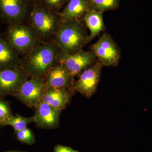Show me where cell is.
Returning a JSON list of instances; mask_svg holds the SVG:
<instances>
[{
	"mask_svg": "<svg viewBox=\"0 0 152 152\" xmlns=\"http://www.w3.org/2000/svg\"><path fill=\"white\" fill-rule=\"evenodd\" d=\"M89 35L80 19L61 23L56 34V45L60 50L73 54L88 44Z\"/></svg>",
	"mask_w": 152,
	"mask_h": 152,
	"instance_id": "1",
	"label": "cell"
},
{
	"mask_svg": "<svg viewBox=\"0 0 152 152\" xmlns=\"http://www.w3.org/2000/svg\"><path fill=\"white\" fill-rule=\"evenodd\" d=\"M59 51L56 44L50 42L40 44L26 55V72L35 77L45 73L58 61Z\"/></svg>",
	"mask_w": 152,
	"mask_h": 152,
	"instance_id": "2",
	"label": "cell"
},
{
	"mask_svg": "<svg viewBox=\"0 0 152 152\" xmlns=\"http://www.w3.org/2000/svg\"><path fill=\"white\" fill-rule=\"evenodd\" d=\"M30 20L32 28L41 40H46L56 35L61 23L59 15L45 6L33 7Z\"/></svg>",
	"mask_w": 152,
	"mask_h": 152,
	"instance_id": "3",
	"label": "cell"
},
{
	"mask_svg": "<svg viewBox=\"0 0 152 152\" xmlns=\"http://www.w3.org/2000/svg\"><path fill=\"white\" fill-rule=\"evenodd\" d=\"M6 39L18 54H26L41 41L31 28L21 23L10 25Z\"/></svg>",
	"mask_w": 152,
	"mask_h": 152,
	"instance_id": "4",
	"label": "cell"
},
{
	"mask_svg": "<svg viewBox=\"0 0 152 152\" xmlns=\"http://www.w3.org/2000/svg\"><path fill=\"white\" fill-rule=\"evenodd\" d=\"M91 50L103 65L116 66L118 64L121 58V50L108 33H104L92 46Z\"/></svg>",
	"mask_w": 152,
	"mask_h": 152,
	"instance_id": "5",
	"label": "cell"
},
{
	"mask_svg": "<svg viewBox=\"0 0 152 152\" xmlns=\"http://www.w3.org/2000/svg\"><path fill=\"white\" fill-rule=\"evenodd\" d=\"M96 58L94 52L86 51L83 49L73 54L60 50L58 55V61L66 68L72 77L92 65Z\"/></svg>",
	"mask_w": 152,
	"mask_h": 152,
	"instance_id": "6",
	"label": "cell"
},
{
	"mask_svg": "<svg viewBox=\"0 0 152 152\" xmlns=\"http://www.w3.org/2000/svg\"><path fill=\"white\" fill-rule=\"evenodd\" d=\"M103 66L100 61H96L83 71L76 83V90L87 97H91L96 90Z\"/></svg>",
	"mask_w": 152,
	"mask_h": 152,
	"instance_id": "7",
	"label": "cell"
},
{
	"mask_svg": "<svg viewBox=\"0 0 152 152\" xmlns=\"http://www.w3.org/2000/svg\"><path fill=\"white\" fill-rule=\"evenodd\" d=\"M30 0H0V17L10 25L21 23L27 15Z\"/></svg>",
	"mask_w": 152,
	"mask_h": 152,
	"instance_id": "8",
	"label": "cell"
},
{
	"mask_svg": "<svg viewBox=\"0 0 152 152\" xmlns=\"http://www.w3.org/2000/svg\"><path fill=\"white\" fill-rule=\"evenodd\" d=\"M45 86L40 78L33 77L24 82L15 94L27 105L37 106L42 100Z\"/></svg>",
	"mask_w": 152,
	"mask_h": 152,
	"instance_id": "9",
	"label": "cell"
},
{
	"mask_svg": "<svg viewBox=\"0 0 152 152\" xmlns=\"http://www.w3.org/2000/svg\"><path fill=\"white\" fill-rule=\"evenodd\" d=\"M28 77L26 71L18 67L0 70V95L15 94Z\"/></svg>",
	"mask_w": 152,
	"mask_h": 152,
	"instance_id": "10",
	"label": "cell"
},
{
	"mask_svg": "<svg viewBox=\"0 0 152 152\" xmlns=\"http://www.w3.org/2000/svg\"><path fill=\"white\" fill-rule=\"evenodd\" d=\"M60 112L42 100L37 106L35 122L42 127H53L58 123Z\"/></svg>",
	"mask_w": 152,
	"mask_h": 152,
	"instance_id": "11",
	"label": "cell"
},
{
	"mask_svg": "<svg viewBox=\"0 0 152 152\" xmlns=\"http://www.w3.org/2000/svg\"><path fill=\"white\" fill-rule=\"evenodd\" d=\"M20 59L6 38L0 37V70L18 67Z\"/></svg>",
	"mask_w": 152,
	"mask_h": 152,
	"instance_id": "12",
	"label": "cell"
},
{
	"mask_svg": "<svg viewBox=\"0 0 152 152\" xmlns=\"http://www.w3.org/2000/svg\"><path fill=\"white\" fill-rule=\"evenodd\" d=\"M90 0H69L61 13V23L71 20L80 19L89 10Z\"/></svg>",
	"mask_w": 152,
	"mask_h": 152,
	"instance_id": "13",
	"label": "cell"
},
{
	"mask_svg": "<svg viewBox=\"0 0 152 152\" xmlns=\"http://www.w3.org/2000/svg\"><path fill=\"white\" fill-rule=\"evenodd\" d=\"M103 13L102 12L89 10L83 17V20L90 32L88 44L105 30Z\"/></svg>",
	"mask_w": 152,
	"mask_h": 152,
	"instance_id": "14",
	"label": "cell"
},
{
	"mask_svg": "<svg viewBox=\"0 0 152 152\" xmlns=\"http://www.w3.org/2000/svg\"><path fill=\"white\" fill-rule=\"evenodd\" d=\"M42 100L53 107L61 110L69 102V95L64 89L48 88L44 92Z\"/></svg>",
	"mask_w": 152,
	"mask_h": 152,
	"instance_id": "15",
	"label": "cell"
},
{
	"mask_svg": "<svg viewBox=\"0 0 152 152\" xmlns=\"http://www.w3.org/2000/svg\"><path fill=\"white\" fill-rule=\"evenodd\" d=\"M50 70L46 83L49 88L64 89L69 86L72 77L62 65L60 64Z\"/></svg>",
	"mask_w": 152,
	"mask_h": 152,
	"instance_id": "16",
	"label": "cell"
},
{
	"mask_svg": "<svg viewBox=\"0 0 152 152\" xmlns=\"http://www.w3.org/2000/svg\"><path fill=\"white\" fill-rule=\"evenodd\" d=\"M33 122H35L34 116L25 118L20 115H12L5 121L0 123V125L1 126H10L14 128L16 132H17L27 127L28 124Z\"/></svg>",
	"mask_w": 152,
	"mask_h": 152,
	"instance_id": "17",
	"label": "cell"
},
{
	"mask_svg": "<svg viewBox=\"0 0 152 152\" xmlns=\"http://www.w3.org/2000/svg\"><path fill=\"white\" fill-rule=\"evenodd\" d=\"M121 0H90L89 10L104 12L118 7Z\"/></svg>",
	"mask_w": 152,
	"mask_h": 152,
	"instance_id": "18",
	"label": "cell"
},
{
	"mask_svg": "<svg viewBox=\"0 0 152 152\" xmlns=\"http://www.w3.org/2000/svg\"><path fill=\"white\" fill-rule=\"evenodd\" d=\"M16 132L17 137L21 142L29 144L34 143V135L28 128H25Z\"/></svg>",
	"mask_w": 152,
	"mask_h": 152,
	"instance_id": "19",
	"label": "cell"
},
{
	"mask_svg": "<svg viewBox=\"0 0 152 152\" xmlns=\"http://www.w3.org/2000/svg\"><path fill=\"white\" fill-rule=\"evenodd\" d=\"M12 115L8 103L0 97V123L5 121Z\"/></svg>",
	"mask_w": 152,
	"mask_h": 152,
	"instance_id": "20",
	"label": "cell"
},
{
	"mask_svg": "<svg viewBox=\"0 0 152 152\" xmlns=\"http://www.w3.org/2000/svg\"><path fill=\"white\" fill-rule=\"evenodd\" d=\"M47 8L54 11L58 10L61 7L65 0H41Z\"/></svg>",
	"mask_w": 152,
	"mask_h": 152,
	"instance_id": "21",
	"label": "cell"
},
{
	"mask_svg": "<svg viewBox=\"0 0 152 152\" xmlns=\"http://www.w3.org/2000/svg\"><path fill=\"white\" fill-rule=\"evenodd\" d=\"M55 152H79V151L73 149L69 147L58 145L55 148Z\"/></svg>",
	"mask_w": 152,
	"mask_h": 152,
	"instance_id": "22",
	"label": "cell"
},
{
	"mask_svg": "<svg viewBox=\"0 0 152 152\" xmlns=\"http://www.w3.org/2000/svg\"><path fill=\"white\" fill-rule=\"evenodd\" d=\"M30 1H35V0H30Z\"/></svg>",
	"mask_w": 152,
	"mask_h": 152,
	"instance_id": "23",
	"label": "cell"
},
{
	"mask_svg": "<svg viewBox=\"0 0 152 152\" xmlns=\"http://www.w3.org/2000/svg\"><path fill=\"white\" fill-rule=\"evenodd\" d=\"M0 126H1V125H0Z\"/></svg>",
	"mask_w": 152,
	"mask_h": 152,
	"instance_id": "24",
	"label": "cell"
}]
</instances>
